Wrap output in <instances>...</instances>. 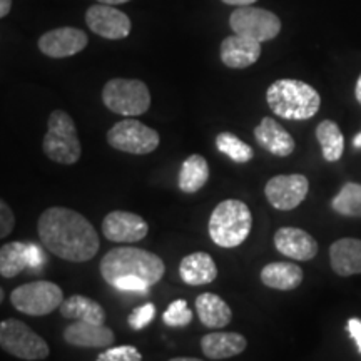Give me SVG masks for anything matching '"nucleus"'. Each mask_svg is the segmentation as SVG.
<instances>
[{"label":"nucleus","mask_w":361,"mask_h":361,"mask_svg":"<svg viewBox=\"0 0 361 361\" xmlns=\"http://www.w3.org/2000/svg\"><path fill=\"white\" fill-rule=\"evenodd\" d=\"M39 239L45 250L71 263H85L97 255L99 234L89 219L69 207L52 206L40 214Z\"/></svg>","instance_id":"obj_1"},{"label":"nucleus","mask_w":361,"mask_h":361,"mask_svg":"<svg viewBox=\"0 0 361 361\" xmlns=\"http://www.w3.org/2000/svg\"><path fill=\"white\" fill-rule=\"evenodd\" d=\"M164 273L166 264L159 256L134 246L114 247L101 261V274L111 286L123 276L139 278L152 286L161 281Z\"/></svg>","instance_id":"obj_2"},{"label":"nucleus","mask_w":361,"mask_h":361,"mask_svg":"<svg viewBox=\"0 0 361 361\" xmlns=\"http://www.w3.org/2000/svg\"><path fill=\"white\" fill-rule=\"evenodd\" d=\"M266 101L274 114L288 121L311 119L322 106L318 90L296 79L274 80L266 90Z\"/></svg>","instance_id":"obj_3"},{"label":"nucleus","mask_w":361,"mask_h":361,"mask_svg":"<svg viewBox=\"0 0 361 361\" xmlns=\"http://www.w3.org/2000/svg\"><path fill=\"white\" fill-rule=\"evenodd\" d=\"M252 228V214L246 202L221 201L211 213L207 231L219 247H238L246 241Z\"/></svg>","instance_id":"obj_4"},{"label":"nucleus","mask_w":361,"mask_h":361,"mask_svg":"<svg viewBox=\"0 0 361 361\" xmlns=\"http://www.w3.org/2000/svg\"><path fill=\"white\" fill-rule=\"evenodd\" d=\"M42 149L44 154L57 164L72 166L80 159L82 146H80L78 129L66 111L57 109L49 116Z\"/></svg>","instance_id":"obj_5"},{"label":"nucleus","mask_w":361,"mask_h":361,"mask_svg":"<svg viewBox=\"0 0 361 361\" xmlns=\"http://www.w3.org/2000/svg\"><path fill=\"white\" fill-rule=\"evenodd\" d=\"M106 107L124 117H135L151 107V92L142 80L111 79L102 89Z\"/></svg>","instance_id":"obj_6"},{"label":"nucleus","mask_w":361,"mask_h":361,"mask_svg":"<svg viewBox=\"0 0 361 361\" xmlns=\"http://www.w3.org/2000/svg\"><path fill=\"white\" fill-rule=\"evenodd\" d=\"M0 348L25 361L45 360L51 355L47 341L16 318L4 319L0 323Z\"/></svg>","instance_id":"obj_7"},{"label":"nucleus","mask_w":361,"mask_h":361,"mask_svg":"<svg viewBox=\"0 0 361 361\" xmlns=\"http://www.w3.org/2000/svg\"><path fill=\"white\" fill-rule=\"evenodd\" d=\"M64 293L52 281H34L22 284L11 293V303L20 313L29 316H45L61 308Z\"/></svg>","instance_id":"obj_8"},{"label":"nucleus","mask_w":361,"mask_h":361,"mask_svg":"<svg viewBox=\"0 0 361 361\" xmlns=\"http://www.w3.org/2000/svg\"><path fill=\"white\" fill-rule=\"evenodd\" d=\"M107 142L116 151L144 156L156 151L161 142V137L157 130L128 117V119L112 126L109 133H107Z\"/></svg>","instance_id":"obj_9"},{"label":"nucleus","mask_w":361,"mask_h":361,"mask_svg":"<svg viewBox=\"0 0 361 361\" xmlns=\"http://www.w3.org/2000/svg\"><path fill=\"white\" fill-rule=\"evenodd\" d=\"M229 27L234 34L263 44L278 37L281 32V20L276 13L266 11V8L245 6L238 7L231 13Z\"/></svg>","instance_id":"obj_10"},{"label":"nucleus","mask_w":361,"mask_h":361,"mask_svg":"<svg viewBox=\"0 0 361 361\" xmlns=\"http://www.w3.org/2000/svg\"><path fill=\"white\" fill-rule=\"evenodd\" d=\"M310 180L303 174H279L271 178L264 186L266 200L274 209L293 211L306 200Z\"/></svg>","instance_id":"obj_11"},{"label":"nucleus","mask_w":361,"mask_h":361,"mask_svg":"<svg viewBox=\"0 0 361 361\" xmlns=\"http://www.w3.org/2000/svg\"><path fill=\"white\" fill-rule=\"evenodd\" d=\"M147 233L149 224L146 219L129 211H112L102 221V234L112 243H137L142 241Z\"/></svg>","instance_id":"obj_12"},{"label":"nucleus","mask_w":361,"mask_h":361,"mask_svg":"<svg viewBox=\"0 0 361 361\" xmlns=\"http://www.w3.org/2000/svg\"><path fill=\"white\" fill-rule=\"evenodd\" d=\"M85 22L94 34L104 39L119 40L130 34V19L114 6L97 4L85 12Z\"/></svg>","instance_id":"obj_13"},{"label":"nucleus","mask_w":361,"mask_h":361,"mask_svg":"<svg viewBox=\"0 0 361 361\" xmlns=\"http://www.w3.org/2000/svg\"><path fill=\"white\" fill-rule=\"evenodd\" d=\"M87 42V35L84 30L75 29V27H61V29L45 32L39 39V49L47 57L64 59L84 51Z\"/></svg>","instance_id":"obj_14"},{"label":"nucleus","mask_w":361,"mask_h":361,"mask_svg":"<svg viewBox=\"0 0 361 361\" xmlns=\"http://www.w3.org/2000/svg\"><path fill=\"white\" fill-rule=\"evenodd\" d=\"M274 247L283 256L295 261H310L318 255L316 239L305 229L291 228V226L278 229L274 234Z\"/></svg>","instance_id":"obj_15"},{"label":"nucleus","mask_w":361,"mask_h":361,"mask_svg":"<svg viewBox=\"0 0 361 361\" xmlns=\"http://www.w3.org/2000/svg\"><path fill=\"white\" fill-rule=\"evenodd\" d=\"M255 139L264 151L278 157H288L296 147L293 135L273 117L261 119V123L255 128Z\"/></svg>","instance_id":"obj_16"},{"label":"nucleus","mask_w":361,"mask_h":361,"mask_svg":"<svg viewBox=\"0 0 361 361\" xmlns=\"http://www.w3.org/2000/svg\"><path fill=\"white\" fill-rule=\"evenodd\" d=\"M261 57V42L233 34L221 44V61L229 69H246Z\"/></svg>","instance_id":"obj_17"},{"label":"nucleus","mask_w":361,"mask_h":361,"mask_svg":"<svg viewBox=\"0 0 361 361\" xmlns=\"http://www.w3.org/2000/svg\"><path fill=\"white\" fill-rule=\"evenodd\" d=\"M64 340L78 348H109L114 343V333L104 324L75 322L64 329Z\"/></svg>","instance_id":"obj_18"},{"label":"nucleus","mask_w":361,"mask_h":361,"mask_svg":"<svg viewBox=\"0 0 361 361\" xmlns=\"http://www.w3.org/2000/svg\"><path fill=\"white\" fill-rule=\"evenodd\" d=\"M329 263L338 276L361 274V239L343 238L329 246Z\"/></svg>","instance_id":"obj_19"},{"label":"nucleus","mask_w":361,"mask_h":361,"mask_svg":"<svg viewBox=\"0 0 361 361\" xmlns=\"http://www.w3.org/2000/svg\"><path fill=\"white\" fill-rule=\"evenodd\" d=\"M179 276L188 286H204L218 278V266L207 252H191L180 259Z\"/></svg>","instance_id":"obj_20"},{"label":"nucleus","mask_w":361,"mask_h":361,"mask_svg":"<svg viewBox=\"0 0 361 361\" xmlns=\"http://www.w3.org/2000/svg\"><path fill=\"white\" fill-rule=\"evenodd\" d=\"M246 338L239 333L218 331L201 338V350L209 360H226L241 355L246 350Z\"/></svg>","instance_id":"obj_21"},{"label":"nucleus","mask_w":361,"mask_h":361,"mask_svg":"<svg viewBox=\"0 0 361 361\" xmlns=\"http://www.w3.org/2000/svg\"><path fill=\"white\" fill-rule=\"evenodd\" d=\"M261 281L264 286L278 291H291L296 290L303 283V269L295 263H286V261H276V263L266 264L261 269Z\"/></svg>","instance_id":"obj_22"},{"label":"nucleus","mask_w":361,"mask_h":361,"mask_svg":"<svg viewBox=\"0 0 361 361\" xmlns=\"http://www.w3.org/2000/svg\"><path fill=\"white\" fill-rule=\"evenodd\" d=\"M196 313L206 328L219 329L228 326L233 319V311L223 298L214 293H202L196 298Z\"/></svg>","instance_id":"obj_23"},{"label":"nucleus","mask_w":361,"mask_h":361,"mask_svg":"<svg viewBox=\"0 0 361 361\" xmlns=\"http://www.w3.org/2000/svg\"><path fill=\"white\" fill-rule=\"evenodd\" d=\"M61 314L67 319H74V322H84L92 324H104L106 322V311L97 301L90 300L82 295H72L62 301Z\"/></svg>","instance_id":"obj_24"},{"label":"nucleus","mask_w":361,"mask_h":361,"mask_svg":"<svg viewBox=\"0 0 361 361\" xmlns=\"http://www.w3.org/2000/svg\"><path fill=\"white\" fill-rule=\"evenodd\" d=\"M209 180V164L201 154H191L180 164L178 186L183 192L201 191Z\"/></svg>","instance_id":"obj_25"},{"label":"nucleus","mask_w":361,"mask_h":361,"mask_svg":"<svg viewBox=\"0 0 361 361\" xmlns=\"http://www.w3.org/2000/svg\"><path fill=\"white\" fill-rule=\"evenodd\" d=\"M316 139L322 146L324 161L336 162L341 159L343 151H345V137L335 121H322L316 128Z\"/></svg>","instance_id":"obj_26"},{"label":"nucleus","mask_w":361,"mask_h":361,"mask_svg":"<svg viewBox=\"0 0 361 361\" xmlns=\"http://www.w3.org/2000/svg\"><path fill=\"white\" fill-rule=\"evenodd\" d=\"M29 268V245L13 241L0 247V276L16 278Z\"/></svg>","instance_id":"obj_27"},{"label":"nucleus","mask_w":361,"mask_h":361,"mask_svg":"<svg viewBox=\"0 0 361 361\" xmlns=\"http://www.w3.org/2000/svg\"><path fill=\"white\" fill-rule=\"evenodd\" d=\"M331 207L346 218H361V184L346 183L333 197Z\"/></svg>","instance_id":"obj_28"},{"label":"nucleus","mask_w":361,"mask_h":361,"mask_svg":"<svg viewBox=\"0 0 361 361\" xmlns=\"http://www.w3.org/2000/svg\"><path fill=\"white\" fill-rule=\"evenodd\" d=\"M216 147L229 159L238 162V164H246L255 157V151L250 144L234 135L233 133H221L216 135Z\"/></svg>","instance_id":"obj_29"},{"label":"nucleus","mask_w":361,"mask_h":361,"mask_svg":"<svg viewBox=\"0 0 361 361\" xmlns=\"http://www.w3.org/2000/svg\"><path fill=\"white\" fill-rule=\"evenodd\" d=\"M162 319L168 326L180 328L188 326L192 322V311L188 308V303L184 300H176L168 306V310L162 314Z\"/></svg>","instance_id":"obj_30"},{"label":"nucleus","mask_w":361,"mask_h":361,"mask_svg":"<svg viewBox=\"0 0 361 361\" xmlns=\"http://www.w3.org/2000/svg\"><path fill=\"white\" fill-rule=\"evenodd\" d=\"M96 361H142V355L135 346L123 345L102 351Z\"/></svg>","instance_id":"obj_31"},{"label":"nucleus","mask_w":361,"mask_h":361,"mask_svg":"<svg viewBox=\"0 0 361 361\" xmlns=\"http://www.w3.org/2000/svg\"><path fill=\"white\" fill-rule=\"evenodd\" d=\"M154 316H156V306L152 303H146L139 306V308H135L133 313L129 314L128 323L130 328L135 329V331H139V329L146 328L147 324L154 319Z\"/></svg>","instance_id":"obj_32"},{"label":"nucleus","mask_w":361,"mask_h":361,"mask_svg":"<svg viewBox=\"0 0 361 361\" xmlns=\"http://www.w3.org/2000/svg\"><path fill=\"white\" fill-rule=\"evenodd\" d=\"M16 226V216H13L11 206L0 197V239L7 238Z\"/></svg>","instance_id":"obj_33"},{"label":"nucleus","mask_w":361,"mask_h":361,"mask_svg":"<svg viewBox=\"0 0 361 361\" xmlns=\"http://www.w3.org/2000/svg\"><path fill=\"white\" fill-rule=\"evenodd\" d=\"M112 286L119 291H133V293H146L147 288H151L147 283H144L142 279L134 278V276H123L116 279V283L112 284Z\"/></svg>","instance_id":"obj_34"},{"label":"nucleus","mask_w":361,"mask_h":361,"mask_svg":"<svg viewBox=\"0 0 361 361\" xmlns=\"http://www.w3.org/2000/svg\"><path fill=\"white\" fill-rule=\"evenodd\" d=\"M44 264V252L39 246L29 245V268L40 269Z\"/></svg>","instance_id":"obj_35"},{"label":"nucleus","mask_w":361,"mask_h":361,"mask_svg":"<svg viewBox=\"0 0 361 361\" xmlns=\"http://www.w3.org/2000/svg\"><path fill=\"white\" fill-rule=\"evenodd\" d=\"M346 328H348L350 336L353 338V341L356 343V346H358V350L361 353V319L360 318H350L348 324H346Z\"/></svg>","instance_id":"obj_36"},{"label":"nucleus","mask_w":361,"mask_h":361,"mask_svg":"<svg viewBox=\"0 0 361 361\" xmlns=\"http://www.w3.org/2000/svg\"><path fill=\"white\" fill-rule=\"evenodd\" d=\"M224 4H228V6H236V7H245V6H252L255 2H258V0H223Z\"/></svg>","instance_id":"obj_37"},{"label":"nucleus","mask_w":361,"mask_h":361,"mask_svg":"<svg viewBox=\"0 0 361 361\" xmlns=\"http://www.w3.org/2000/svg\"><path fill=\"white\" fill-rule=\"evenodd\" d=\"M12 8V0H0V19L6 17Z\"/></svg>","instance_id":"obj_38"},{"label":"nucleus","mask_w":361,"mask_h":361,"mask_svg":"<svg viewBox=\"0 0 361 361\" xmlns=\"http://www.w3.org/2000/svg\"><path fill=\"white\" fill-rule=\"evenodd\" d=\"M355 96H356V101L361 104V75L356 80V87H355Z\"/></svg>","instance_id":"obj_39"},{"label":"nucleus","mask_w":361,"mask_h":361,"mask_svg":"<svg viewBox=\"0 0 361 361\" xmlns=\"http://www.w3.org/2000/svg\"><path fill=\"white\" fill-rule=\"evenodd\" d=\"M101 4H106V6H119V4H126L129 2V0H99Z\"/></svg>","instance_id":"obj_40"},{"label":"nucleus","mask_w":361,"mask_h":361,"mask_svg":"<svg viewBox=\"0 0 361 361\" xmlns=\"http://www.w3.org/2000/svg\"><path fill=\"white\" fill-rule=\"evenodd\" d=\"M169 361H202L200 358H188V356H178V358H173Z\"/></svg>","instance_id":"obj_41"},{"label":"nucleus","mask_w":361,"mask_h":361,"mask_svg":"<svg viewBox=\"0 0 361 361\" xmlns=\"http://www.w3.org/2000/svg\"><path fill=\"white\" fill-rule=\"evenodd\" d=\"M353 146H355L356 149H361V133L355 135V139H353Z\"/></svg>","instance_id":"obj_42"},{"label":"nucleus","mask_w":361,"mask_h":361,"mask_svg":"<svg viewBox=\"0 0 361 361\" xmlns=\"http://www.w3.org/2000/svg\"><path fill=\"white\" fill-rule=\"evenodd\" d=\"M4 298H6V293H4L2 288H0V303H2V301H4Z\"/></svg>","instance_id":"obj_43"}]
</instances>
